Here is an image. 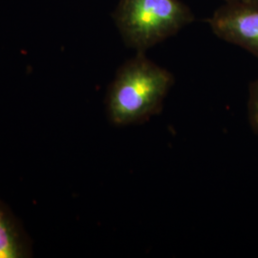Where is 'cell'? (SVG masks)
Returning <instances> with one entry per match:
<instances>
[{"mask_svg": "<svg viewBox=\"0 0 258 258\" xmlns=\"http://www.w3.org/2000/svg\"><path fill=\"white\" fill-rule=\"evenodd\" d=\"M248 119L251 128L258 134V79L249 86Z\"/></svg>", "mask_w": 258, "mask_h": 258, "instance_id": "5b68a950", "label": "cell"}, {"mask_svg": "<svg viewBox=\"0 0 258 258\" xmlns=\"http://www.w3.org/2000/svg\"><path fill=\"white\" fill-rule=\"evenodd\" d=\"M29 245L14 216L0 202V258L26 257Z\"/></svg>", "mask_w": 258, "mask_h": 258, "instance_id": "277c9868", "label": "cell"}, {"mask_svg": "<svg viewBox=\"0 0 258 258\" xmlns=\"http://www.w3.org/2000/svg\"><path fill=\"white\" fill-rule=\"evenodd\" d=\"M243 1H249V0H225V2L231 3V2H243Z\"/></svg>", "mask_w": 258, "mask_h": 258, "instance_id": "8992f818", "label": "cell"}, {"mask_svg": "<svg viewBox=\"0 0 258 258\" xmlns=\"http://www.w3.org/2000/svg\"><path fill=\"white\" fill-rule=\"evenodd\" d=\"M209 23L217 37L258 58V0L226 2Z\"/></svg>", "mask_w": 258, "mask_h": 258, "instance_id": "3957f363", "label": "cell"}, {"mask_svg": "<svg viewBox=\"0 0 258 258\" xmlns=\"http://www.w3.org/2000/svg\"><path fill=\"white\" fill-rule=\"evenodd\" d=\"M194 21L179 0H120L115 22L125 43L144 53Z\"/></svg>", "mask_w": 258, "mask_h": 258, "instance_id": "7a4b0ae2", "label": "cell"}, {"mask_svg": "<svg viewBox=\"0 0 258 258\" xmlns=\"http://www.w3.org/2000/svg\"><path fill=\"white\" fill-rule=\"evenodd\" d=\"M173 84V76L144 53L118 70L107 94V114L117 126L138 124L159 114Z\"/></svg>", "mask_w": 258, "mask_h": 258, "instance_id": "6da1fadb", "label": "cell"}]
</instances>
